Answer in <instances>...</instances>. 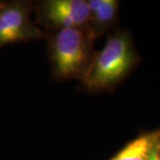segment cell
Masks as SVG:
<instances>
[{
    "instance_id": "9c48e42d",
    "label": "cell",
    "mask_w": 160,
    "mask_h": 160,
    "mask_svg": "<svg viewBox=\"0 0 160 160\" xmlns=\"http://www.w3.org/2000/svg\"><path fill=\"white\" fill-rule=\"evenodd\" d=\"M158 160H160V153H158Z\"/></svg>"
},
{
    "instance_id": "52a82bcc",
    "label": "cell",
    "mask_w": 160,
    "mask_h": 160,
    "mask_svg": "<svg viewBox=\"0 0 160 160\" xmlns=\"http://www.w3.org/2000/svg\"><path fill=\"white\" fill-rule=\"evenodd\" d=\"M149 160H158V151L156 148L152 149L151 153L149 155Z\"/></svg>"
},
{
    "instance_id": "5b68a950",
    "label": "cell",
    "mask_w": 160,
    "mask_h": 160,
    "mask_svg": "<svg viewBox=\"0 0 160 160\" xmlns=\"http://www.w3.org/2000/svg\"><path fill=\"white\" fill-rule=\"evenodd\" d=\"M91 22V30L89 35L92 37L96 34H101L103 30L107 29L115 20L118 2L115 0H91L87 1Z\"/></svg>"
},
{
    "instance_id": "ba28073f",
    "label": "cell",
    "mask_w": 160,
    "mask_h": 160,
    "mask_svg": "<svg viewBox=\"0 0 160 160\" xmlns=\"http://www.w3.org/2000/svg\"><path fill=\"white\" fill-rule=\"evenodd\" d=\"M5 6H6V5H5L3 2H1V1H0V11H1V10H2V9L5 7Z\"/></svg>"
},
{
    "instance_id": "277c9868",
    "label": "cell",
    "mask_w": 160,
    "mask_h": 160,
    "mask_svg": "<svg viewBox=\"0 0 160 160\" xmlns=\"http://www.w3.org/2000/svg\"><path fill=\"white\" fill-rule=\"evenodd\" d=\"M41 16L60 29L80 28L88 22L90 10L87 1L84 0H50L43 3Z\"/></svg>"
},
{
    "instance_id": "8992f818",
    "label": "cell",
    "mask_w": 160,
    "mask_h": 160,
    "mask_svg": "<svg viewBox=\"0 0 160 160\" xmlns=\"http://www.w3.org/2000/svg\"><path fill=\"white\" fill-rule=\"evenodd\" d=\"M156 140L155 134L142 135L128 143L110 160H149Z\"/></svg>"
},
{
    "instance_id": "7a4b0ae2",
    "label": "cell",
    "mask_w": 160,
    "mask_h": 160,
    "mask_svg": "<svg viewBox=\"0 0 160 160\" xmlns=\"http://www.w3.org/2000/svg\"><path fill=\"white\" fill-rule=\"evenodd\" d=\"M88 36L80 28H66L58 31L52 40V62L59 78H71L79 74L89 55Z\"/></svg>"
},
{
    "instance_id": "6da1fadb",
    "label": "cell",
    "mask_w": 160,
    "mask_h": 160,
    "mask_svg": "<svg viewBox=\"0 0 160 160\" xmlns=\"http://www.w3.org/2000/svg\"><path fill=\"white\" fill-rule=\"evenodd\" d=\"M135 62L129 38L124 34L111 37L100 52L86 76V84L92 89H102L119 81Z\"/></svg>"
},
{
    "instance_id": "3957f363",
    "label": "cell",
    "mask_w": 160,
    "mask_h": 160,
    "mask_svg": "<svg viewBox=\"0 0 160 160\" xmlns=\"http://www.w3.org/2000/svg\"><path fill=\"white\" fill-rule=\"evenodd\" d=\"M29 12L27 6L19 3L6 5L0 11V47L44 37L43 32L31 22Z\"/></svg>"
}]
</instances>
